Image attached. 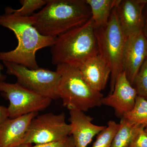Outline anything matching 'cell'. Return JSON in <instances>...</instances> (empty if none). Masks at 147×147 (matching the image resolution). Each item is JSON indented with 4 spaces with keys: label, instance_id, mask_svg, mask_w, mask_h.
Segmentation results:
<instances>
[{
    "label": "cell",
    "instance_id": "1",
    "mask_svg": "<svg viewBox=\"0 0 147 147\" xmlns=\"http://www.w3.org/2000/svg\"><path fill=\"white\" fill-rule=\"evenodd\" d=\"M31 16L22 17L5 12L0 15V26L11 30L18 40L15 49L0 52V60L13 63L32 69L39 68L36 53L38 50L51 47L55 38L42 35L33 26Z\"/></svg>",
    "mask_w": 147,
    "mask_h": 147
},
{
    "label": "cell",
    "instance_id": "2",
    "mask_svg": "<svg viewBox=\"0 0 147 147\" xmlns=\"http://www.w3.org/2000/svg\"><path fill=\"white\" fill-rule=\"evenodd\" d=\"M31 16L40 33L55 38L85 24L91 13L85 0H48L41 10Z\"/></svg>",
    "mask_w": 147,
    "mask_h": 147
},
{
    "label": "cell",
    "instance_id": "3",
    "mask_svg": "<svg viewBox=\"0 0 147 147\" xmlns=\"http://www.w3.org/2000/svg\"><path fill=\"white\" fill-rule=\"evenodd\" d=\"M52 63L78 66L89 58L98 55L93 21L90 18L82 26L55 38L51 46Z\"/></svg>",
    "mask_w": 147,
    "mask_h": 147
},
{
    "label": "cell",
    "instance_id": "4",
    "mask_svg": "<svg viewBox=\"0 0 147 147\" xmlns=\"http://www.w3.org/2000/svg\"><path fill=\"white\" fill-rule=\"evenodd\" d=\"M57 66L56 71L60 75L58 95L64 107L85 112L102 105L103 94L90 86L77 67L66 64Z\"/></svg>",
    "mask_w": 147,
    "mask_h": 147
},
{
    "label": "cell",
    "instance_id": "5",
    "mask_svg": "<svg viewBox=\"0 0 147 147\" xmlns=\"http://www.w3.org/2000/svg\"><path fill=\"white\" fill-rule=\"evenodd\" d=\"M98 55L108 64L111 69L110 93L114 90L116 80L122 72V60L126 38L121 30L115 7L112 11L108 24L94 28Z\"/></svg>",
    "mask_w": 147,
    "mask_h": 147
},
{
    "label": "cell",
    "instance_id": "6",
    "mask_svg": "<svg viewBox=\"0 0 147 147\" xmlns=\"http://www.w3.org/2000/svg\"><path fill=\"white\" fill-rule=\"evenodd\" d=\"M3 62L7 73L15 76L21 86L52 100L59 98L58 86L60 75L57 71L40 67L32 69L13 63Z\"/></svg>",
    "mask_w": 147,
    "mask_h": 147
},
{
    "label": "cell",
    "instance_id": "7",
    "mask_svg": "<svg viewBox=\"0 0 147 147\" xmlns=\"http://www.w3.org/2000/svg\"><path fill=\"white\" fill-rule=\"evenodd\" d=\"M71 135V127L67 123L64 113H47L35 117L22 144H42L58 141Z\"/></svg>",
    "mask_w": 147,
    "mask_h": 147
},
{
    "label": "cell",
    "instance_id": "8",
    "mask_svg": "<svg viewBox=\"0 0 147 147\" xmlns=\"http://www.w3.org/2000/svg\"><path fill=\"white\" fill-rule=\"evenodd\" d=\"M0 92L9 100V118L13 119L48 108L52 100L42 96L21 86L18 83L0 82Z\"/></svg>",
    "mask_w": 147,
    "mask_h": 147
},
{
    "label": "cell",
    "instance_id": "9",
    "mask_svg": "<svg viewBox=\"0 0 147 147\" xmlns=\"http://www.w3.org/2000/svg\"><path fill=\"white\" fill-rule=\"evenodd\" d=\"M147 58V39L142 31L127 37L122 60V71L132 86L136 74Z\"/></svg>",
    "mask_w": 147,
    "mask_h": 147
},
{
    "label": "cell",
    "instance_id": "10",
    "mask_svg": "<svg viewBox=\"0 0 147 147\" xmlns=\"http://www.w3.org/2000/svg\"><path fill=\"white\" fill-rule=\"evenodd\" d=\"M137 96V92L128 81L125 72H121L116 80L113 92L103 97L102 105L111 107L117 117L122 118L132 110Z\"/></svg>",
    "mask_w": 147,
    "mask_h": 147
},
{
    "label": "cell",
    "instance_id": "11",
    "mask_svg": "<svg viewBox=\"0 0 147 147\" xmlns=\"http://www.w3.org/2000/svg\"><path fill=\"white\" fill-rule=\"evenodd\" d=\"M147 0H119L116 14L125 37L142 31L143 12Z\"/></svg>",
    "mask_w": 147,
    "mask_h": 147
},
{
    "label": "cell",
    "instance_id": "12",
    "mask_svg": "<svg viewBox=\"0 0 147 147\" xmlns=\"http://www.w3.org/2000/svg\"><path fill=\"white\" fill-rule=\"evenodd\" d=\"M69 113L71 135L75 147H87L94 137L106 127L93 123V119L83 111L70 110Z\"/></svg>",
    "mask_w": 147,
    "mask_h": 147
},
{
    "label": "cell",
    "instance_id": "13",
    "mask_svg": "<svg viewBox=\"0 0 147 147\" xmlns=\"http://www.w3.org/2000/svg\"><path fill=\"white\" fill-rule=\"evenodd\" d=\"M38 113L8 118L0 125V147H15L21 144L31 122Z\"/></svg>",
    "mask_w": 147,
    "mask_h": 147
},
{
    "label": "cell",
    "instance_id": "14",
    "mask_svg": "<svg viewBox=\"0 0 147 147\" xmlns=\"http://www.w3.org/2000/svg\"><path fill=\"white\" fill-rule=\"evenodd\" d=\"M77 67L93 89L101 92L105 88L111 74V69L99 55L87 59Z\"/></svg>",
    "mask_w": 147,
    "mask_h": 147
},
{
    "label": "cell",
    "instance_id": "15",
    "mask_svg": "<svg viewBox=\"0 0 147 147\" xmlns=\"http://www.w3.org/2000/svg\"><path fill=\"white\" fill-rule=\"evenodd\" d=\"M89 6L94 28L106 26L119 0H85Z\"/></svg>",
    "mask_w": 147,
    "mask_h": 147
},
{
    "label": "cell",
    "instance_id": "16",
    "mask_svg": "<svg viewBox=\"0 0 147 147\" xmlns=\"http://www.w3.org/2000/svg\"><path fill=\"white\" fill-rule=\"evenodd\" d=\"M119 124L111 147H128L137 130L143 126H137L123 118L121 119Z\"/></svg>",
    "mask_w": 147,
    "mask_h": 147
},
{
    "label": "cell",
    "instance_id": "17",
    "mask_svg": "<svg viewBox=\"0 0 147 147\" xmlns=\"http://www.w3.org/2000/svg\"><path fill=\"white\" fill-rule=\"evenodd\" d=\"M122 118L137 126L145 127L147 124L146 99L137 96L134 107Z\"/></svg>",
    "mask_w": 147,
    "mask_h": 147
},
{
    "label": "cell",
    "instance_id": "18",
    "mask_svg": "<svg viewBox=\"0 0 147 147\" xmlns=\"http://www.w3.org/2000/svg\"><path fill=\"white\" fill-rule=\"evenodd\" d=\"M119 126V123H117L114 121H109L105 128L98 134L92 147H111Z\"/></svg>",
    "mask_w": 147,
    "mask_h": 147
},
{
    "label": "cell",
    "instance_id": "19",
    "mask_svg": "<svg viewBox=\"0 0 147 147\" xmlns=\"http://www.w3.org/2000/svg\"><path fill=\"white\" fill-rule=\"evenodd\" d=\"M48 0H21L22 7L18 9H15L11 7L5 9V12L14 13L22 17L32 16L35 11L41 8L47 4Z\"/></svg>",
    "mask_w": 147,
    "mask_h": 147
},
{
    "label": "cell",
    "instance_id": "20",
    "mask_svg": "<svg viewBox=\"0 0 147 147\" xmlns=\"http://www.w3.org/2000/svg\"><path fill=\"white\" fill-rule=\"evenodd\" d=\"M132 86L137 96L147 100V58L135 76Z\"/></svg>",
    "mask_w": 147,
    "mask_h": 147
},
{
    "label": "cell",
    "instance_id": "21",
    "mask_svg": "<svg viewBox=\"0 0 147 147\" xmlns=\"http://www.w3.org/2000/svg\"><path fill=\"white\" fill-rule=\"evenodd\" d=\"M144 127H141L137 130L128 147H147V134Z\"/></svg>",
    "mask_w": 147,
    "mask_h": 147
},
{
    "label": "cell",
    "instance_id": "22",
    "mask_svg": "<svg viewBox=\"0 0 147 147\" xmlns=\"http://www.w3.org/2000/svg\"><path fill=\"white\" fill-rule=\"evenodd\" d=\"M74 145L73 139L70 135L55 142L42 144L34 145L33 147H71Z\"/></svg>",
    "mask_w": 147,
    "mask_h": 147
},
{
    "label": "cell",
    "instance_id": "23",
    "mask_svg": "<svg viewBox=\"0 0 147 147\" xmlns=\"http://www.w3.org/2000/svg\"><path fill=\"white\" fill-rule=\"evenodd\" d=\"M143 20L142 32L147 39V3L143 10Z\"/></svg>",
    "mask_w": 147,
    "mask_h": 147
},
{
    "label": "cell",
    "instance_id": "24",
    "mask_svg": "<svg viewBox=\"0 0 147 147\" xmlns=\"http://www.w3.org/2000/svg\"><path fill=\"white\" fill-rule=\"evenodd\" d=\"M9 118L7 108L0 105V125Z\"/></svg>",
    "mask_w": 147,
    "mask_h": 147
},
{
    "label": "cell",
    "instance_id": "25",
    "mask_svg": "<svg viewBox=\"0 0 147 147\" xmlns=\"http://www.w3.org/2000/svg\"><path fill=\"white\" fill-rule=\"evenodd\" d=\"M4 69L3 66L0 63V82H4L6 78V76L4 75L2 72V71Z\"/></svg>",
    "mask_w": 147,
    "mask_h": 147
},
{
    "label": "cell",
    "instance_id": "26",
    "mask_svg": "<svg viewBox=\"0 0 147 147\" xmlns=\"http://www.w3.org/2000/svg\"><path fill=\"white\" fill-rule=\"evenodd\" d=\"M15 147H33L32 145L31 144H22Z\"/></svg>",
    "mask_w": 147,
    "mask_h": 147
},
{
    "label": "cell",
    "instance_id": "27",
    "mask_svg": "<svg viewBox=\"0 0 147 147\" xmlns=\"http://www.w3.org/2000/svg\"><path fill=\"white\" fill-rule=\"evenodd\" d=\"M144 130L145 132H146L147 134V124L145 126V128L144 129Z\"/></svg>",
    "mask_w": 147,
    "mask_h": 147
},
{
    "label": "cell",
    "instance_id": "28",
    "mask_svg": "<svg viewBox=\"0 0 147 147\" xmlns=\"http://www.w3.org/2000/svg\"><path fill=\"white\" fill-rule=\"evenodd\" d=\"M74 147V145H73V146H72V147Z\"/></svg>",
    "mask_w": 147,
    "mask_h": 147
}]
</instances>
